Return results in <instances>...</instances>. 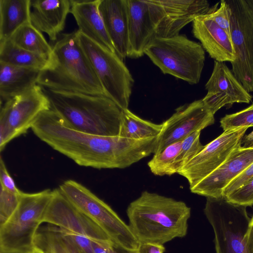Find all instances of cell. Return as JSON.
I'll return each mask as SVG.
<instances>
[{
	"instance_id": "cell-44",
	"label": "cell",
	"mask_w": 253,
	"mask_h": 253,
	"mask_svg": "<svg viewBox=\"0 0 253 253\" xmlns=\"http://www.w3.org/2000/svg\"><path fill=\"white\" fill-rule=\"evenodd\" d=\"M32 253H45L42 250L37 248L36 247V249Z\"/></svg>"
},
{
	"instance_id": "cell-17",
	"label": "cell",
	"mask_w": 253,
	"mask_h": 253,
	"mask_svg": "<svg viewBox=\"0 0 253 253\" xmlns=\"http://www.w3.org/2000/svg\"><path fill=\"white\" fill-rule=\"evenodd\" d=\"M252 163L253 146H240L220 167L190 188V191L207 198H222L223 189Z\"/></svg>"
},
{
	"instance_id": "cell-34",
	"label": "cell",
	"mask_w": 253,
	"mask_h": 253,
	"mask_svg": "<svg viewBox=\"0 0 253 253\" xmlns=\"http://www.w3.org/2000/svg\"><path fill=\"white\" fill-rule=\"evenodd\" d=\"M228 202L244 207L253 205V177L226 197Z\"/></svg>"
},
{
	"instance_id": "cell-40",
	"label": "cell",
	"mask_w": 253,
	"mask_h": 253,
	"mask_svg": "<svg viewBox=\"0 0 253 253\" xmlns=\"http://www.w3.org/2000/svg\"><path fill=\"white\" fill-rule=\"evenodd\" d=\"M113 242L105 243L91 240V245L94 253H110L109 246Z\"/></svg>"
},
{
	"instance_id": "cell-29",
	"label": "cell",
	"mask_w": 253,
	"mask_h": 253,
	"mask_svg": "<svg viewBox=\"0 0 253 253\" xmlns=\"http://www.w3.org/2000/svg\"><path fill=\"white\" fill-rule=\"evenodd\" d=\"M181 141L166 147L160 152L154 154L148 163L150 171L158 176L171 175L177 173L179 169L177 161L179 154Z\"/></svg>"
},
{
	"instance_id": "cell-9",
	"label": "cell",
	"mask_w": 253,
	"mask_h": 253,
	"mask_svg": "<svg viewBox=\"0 0 253 253\" xmlns=\"http://www.w3.org/2000/svg\"><path fill=\"white\" fill-rule=\"evenodd\" d=\"M80 44L107 96L122 110L128 109L134 80L123 60L77 30Z\"/></svg>"
},
{
	"instance_id": "cell-14",
	"label": "cell",
	"mask_w": 253,
	"mask_h": 253,
	"mask_svg": "<svg viewBox=\"0 0 253 253\" xmlns=\"http://www.w3.org/2000/svg\"><path fill=\"white\" fill-rule=\"evenodd\" d=\"M214 122V115L206 106L202 99L179 107L170 118L162 123L154 154Z\"/></svg>"
},
{
	"instance_id": "cell-4",
	"label": "cell",
	"mask_w": 253,
	"mask_h": 253,
	"mask_svg": "<svg viewBox=\"0 0 253 253\" xmlns=\"http://www.w3.org/2000/svg\"><path fill=\"white\" fill-rule=\"evenodd\" d=\"M42 89L50 102V109L68 127L96 135H119L123 110L110 98Z\"/></svg>"
},
{
	"instance_id": "cell-6",
	"label": "cell",
	"mask_w": 253,
	"mask_h": 253,
	"mask_svg": "<svg viewBox=\"0 0 253 253\" xmlns=\"http://www.w3.org/2000/svg\"><path fill=\"white\" fill-rule=\"evenodd\" d=\"M145 54L162 72L193 84L201 79L205 61L202 45L178 35L156 37L146 47Z\"/></svg>"
},
{
	"instance_id": "cell-41",
	"label": "cell",
	"mask_w": 253,
	"mask_h": 253,
	"mask_svg": "<svg viewBox=\"0 0 253 253\" xmlns=\"http://www.w3.org/2000/svg\"><path fill=\"white\" fill-rule=\"evenodd\" d=\"M110 253H139L137 249H130L112 243L109 246Z\"/></svg>"
},
{
	"instance_id": "cell-18",
	"label": "cell",
	"mask_w": 253,
	"mask_h": 253,
	"mask_svg": "<svg viewBox=\"0 0 253 253\" xmlns=\"http://www.w3.org/2000/svg\"><path fill=\"white\" fill-rule=\"evenodd\" d=\"M192 33L215 61L233 62L235 53L230 35L207 14L192 22Z\"/></svg>"
},
{
	"instance_id": "cell-7",
	"label": "cell",
	"mask_w": 253,
	"mask_h": 253,
	"mask_svg": "<svg viewBox=\"0 0 253 253\" xmlns=\"http://www.w3.org/2000/svg\"><path fill=\"white\" fill-rule=\"evenodd\" d=\"M59 189L75 208L97 224L114 243L128 249H137L139 242L129 225L88 189L70 179L64 181Z\"/></svg>"
},
{
	"instance_id": "cell-21",
	"label": "cell",
	"mask_w": 253,
	"mask_h": 253,
	"mask_svg": "<svg viewBox=\"0 0 253 253\" xmlns=\"http://www.w3.org/2000/svg\"><path fill=\"white\" fill-rule=\"evenodd\" d=\"M99 9L116 53L123 60L128 57L127 0H100Z\"/></svg>"
},
{
	"instance_id": "cell-20",
	"label": "cell",
	"mask_w": 253,
	"mask_h": 253,
	"mask_svg": "<svg viewBox=\"0 0 253 253\" xmlns=\"http://www.w3.org/2000/svg\"><path fill=\"white\" fill-rule=\"evenodd\" d=\"M70 8V0H30V23L55 42L64 29Z\"/></svg>"
},
{
	"instance_id": "cell-16",
	"label": "cell",
	"mask_w": 253,
	"mask_h": 253,
	"mask_svg": "<svg viewBox=\"0 0 253 253\" xmlns=\"http://www.w3.org/2000/svg\"><path fill=\"white\" fill-rule=\"evenodd\" d=\"M205 88L208 92L202 100L213 115L226 105L235 103H249L252 99L250 93L223 62L214 60L212 73Z\"/></svg>"
},
{
	"instance_id": "cell-5",
	"label": "cell",
	"mask_w": 253,
	"mask_h": 253,
	"mask_svg": "<svg viewBox=\"0 0 253 253\" xmlns=\"http://www.w3.org/2000/svg\"><path fill=\"white\" fill-rule=\"evenodd\" d=\"M53 196L50 189L21 192L17 209L0 225V253H32L36 249L35 238Z\"/></svg>"
},
{
	"instance_id": "cell-31",
	"label": "cell",
	"mask_w": 253,
	"mask_h": 253,
	"mask_svg": "<svg viewBox=\"0 0 253 253\" xmlns=\"http://www.w3.org/2000/svg\"><path fill=\"white\" fill-rule=\"evenodd\" d=\"M220 123L224 131L253 126V103L241 111L225 115L221 119Z\"/></svg>"
},
{
	"instance_id": "cell-38",
	"label": "cell",
	"mask_w": 253,
	"mask_h": 253,
	"mask_svg": "<svg viewBox=\"0 0 253 253\" xmlns=\"http://www.w3.org/2000/svg\"><path fill=\"white\" fill-rule=\"evenodd\" d=\"M137 250L139 253H164L165 247L163 245L154 243H139Z\"/></svg>"
},
{
	"instance_id": "cell-1",
	"label": "cell",
	"mask_w": 253,
	"mask_h": 253,
	"mask_svg": "<svg viewBox=\"0 0 253 253\" xmlns=\"http://www.w3.org/2000/svg\"><path fill=\"white\" fill-rule=\"evenodd\" d=\"M31 129L42 141L83 167L124 169L153 152L150 139L99 136L78 131L66 126L51 109L42 112Z\"/></svg>"
},
{
	"instance_id": "cell-32",
	"label": "cell",
	"mask_w": 253,
	"mask_h": 253,
	"mask_svg": "<svg viewBox=\"0 0 253 253\" xmlns=\"http://www.w3.org/2000/svg\"><path fill=\"white\" fill-rule=\"evenodd\" d=\"M21 193L19 194H15L0 186V225L6 221L17 209Z\"/></svg>"
},
{
	"instance_id": "cell-27",
	"label": "cell",
	"mask_w": 253,
	"mask_h": 253,
	"mask_svg": "<svg viewBox=\"0 0 253 253\" xmlns=\"http://www.w3.org/2000/svg\"><path fill=\"white\" fill-rule=\"evenodd\" d=\"M35 244L45 253H83L58 230L56 226L48 224L40 227L35 238Z\"/></svg>"
},
{
	"instance_id": "cell-37",
	"label": "cell",
	"mask_w": 253,
	"mask_h": 253,
	"mask_svg": "<svg viewBox=\"0 0 253 253\" xmlns=\"http://www.w3.org/2000/svg\"><path fill=\"white\" fill-rule=\"evenodd\" d=\"M0 183L1 187L12 193L19 194L21 192L16 187L1 157L0 159Z\"/></svg>"
},
{
	"instance_id": "cell-30",
	"label": "cell",
	"mask_w": 253,
	"mask_h": 253,
	"mask_svg": "<svg viewBox=\"0 0 253 253\" xmlns=\"http://www.w3.org/2000/svg\"><path fill=\"white\" fill-rule=\"evenodd\" d=\"M201 132V130H196L182 140L177 161L179 170L204 148L205 146L200 141Z\"/></svg>"
},
{
	"instance_id": "cell-39",
	"label": "cell",
	"mask_w": 253,
	"mask_h": 253,
	"mask_svg": "<svg viewBox=\"0 0 253 253\" xmlns=\"http://www.w3.org/2000/svg\"><path fill=\"white\" fill-rule=\"evenodd\" d=\"M246 239L247 253H253V216L251 218Z\"/></svg>"
},
{
	"instance_id": "cell-11",
	"label": "cell",
	"mask_w": 253,
	"mask_h": 253,
	"mask_svg": "<svg viewBox=\"0 0 253 253\" xmlns=\"http://www.w3.org/2000/svg\"><path fill=\"white\" fill-rule=\"evenodd\" d=\"M230 36L235 53L232 72L249 92L253 91V14L246 0H227Z\"/></svg>"
},
{
	"instance_id": "cell-35",
	"label": "cell",
	"mask_w": 253,
	"mask_h": 253,
	"mask_svg": "<svg viewBox=\"0 0 253 253\" xmlns=\"http://www.w3.org/2000/svg\"><path fill=\"white\" fill-rule=\"evenodd\" d=\"M56 227L64 236L71 241L83 253H94L91 239L64 229Z\"/></svg>"
},
{
	"instance_id": "cell-36",
	"label": "cell",
	"mask_w": 253,
	"mask_h": 253,
	"mask_svg": "<svg viewBox=\"0 0 253 253\" xmlns=\"http://www.w3.org/2000/svg\"><path fill=\"white\" fill-rule=\"evenodd\" d=\"M253 177V163L241 174L233 180L223 190L222 197L225 198Z\"/></svg>"
},
{
	"instance_id": "cell-25",
	"label": "cell",
	"mask_w": 253,
	"mask_h": 253,
	"mask_svg": "<svg viewBox=\"0 0 253 253\" xmlns=\"http://www.w3.org/2000/svg\"><path fill=\"white\" fill-rule=\"evenodd\" d=\"M50 59L23 49L10 40L0 42V63L41 71L48 67Z\"/></svg>"
},
{
	"instance_id": "cell-33",
	"label": "cell",
	"mask_w": 253,
	"mask_h": 253,
	"mask_svg": "<svg viewBox=\"0 0 253 253\" xmlns=\"http://www.w3.org/2000/svg\"><path fill=\"white\" fill-rule=\"evenodd\" d=\"M210 7L207 14L230 35V10L227 0H222Z\"/></svg>"
},
{
	"instance_id": "cell-45",
	"label": "cell",
	"mask_w": 253,
	"mask_h": 253,
	"mask_svg": "<svg viewBox=\"0 0 253 253\" xmlns=\"http://www.w3.org/2000/svg\"></svg>"
},
{
	"instance_id": "cell-43",
	"label": "cell",
	"mask_w": 253,
	"mask_h": 253,
	"mask_svg": "<svg viewBox=\"0 0 253 253\" xmlns=\"http://www.w3.org/2000/svg\"><path fill=\"white\" fill-rule=\"evenodd\" d=\"M253 14V0H246Z\"/></svg>"
},
{
	"instance_id": "cell-42",
	"label": "cell",
	"mask_w": 253,
	"mask_h": 253,
	"mask_svg": "<svg viewBox=\"0 0 253 253\" xmlns=\"http://www.w3.org/2000/svg\"><path fill=\"white\" fill-rule=\"evenodd\" d=\"M242 140L244 143V147L253 146V131L245 137L244 136Z\"/></svg>"
},
{
	"instance_id": "cell-22",
	"label": "cell",
	"mask_w": 253,
	"mask_h": 253,
	"mask_svg": "<svg viewBox=\"0 0 253 253\" xmlns=\"http://www.w3.org/2000/svg\"><path fill=\"white\" fill-rule=\"evenodd\" d=\"M100 0H70V13L73 15L78 31L100 46L115 52V50L101 16Z\"/></svg>"
},
{
	"instance_id": "cell-2",
	"label": "cell",
	"mask_w": 253,
	"mask_h": 253,
	"mask_svg": "<svg viewBox=\"0 0 253 253\" xmlns=\"http://www.w3.org/2000/svg\"><path fill=\"white\" fill-rule=\"evenodd\" d=\"M126 214L139 243L164 245L186 235L191 208L182 201L144 191L129 204Z\"/></svg>"
},
{
	"instance_id": "cell-26",
	"label": "cell",
	"mask_w": 253,
	"mask_h": 253,
	"mask_svg": "<svg viewBox=\"0 0 253 253\" xmlns=\"http://www.w3.org/2000/svg\"><path fill=\"white\" fill-rule=\"evenodd\" d=\"M162 127V124H157L142 119L126 109L123 110L119 136L133 139L156 137Z\"/></svg>"
},
{
	"instance_id": "cell-10",
	"label": "cell",
	"mask_w": 253,
	"mask_h": 253,
	"mask_svg": "<svg viewBox=\"0 0 253 253\" xmlns=\"http://www.w3.org/2000/svg\"><path fill=\"white\" fill-rule=\"evenodd\" d=\"M50 109V102L38 84L0 105V150L32 127L39 115Z\"/></svg>"
},
{
	"instance_id": "cell-15",
	"label": "cell",
	"mask_w": 253,
	"mask_h": 253,
	"mask_svg": "<svg viewBox=\"0 0 253 253\" xmlns=\"http://www.w3.org/2000/svg\"><path fill=\"white\" fill-rule=\"evenodd\" d=\"M43 222L101 243L113 242L94 221L79 211L58 189L53 190V197L46 209Z\"/></svg>"
},
{
	"instance_id": "cell-19",
	"label": "cell",
	"mask_w": 253,
	"mask_h": 253,
	"mask_svg": "<svg viewBox=\"0 0 253 253\" xmlns=\"http://www.w3.org/2000/svg\"><path fill=\"white\" fill-rule=\"evenodd\" d=\"M129 52L128 57L143 55L146 47L156 37L154 24L145 0H127Z\"/></svg>"
},
{
	"instance_id": "cell-12",
	"label": "cell",
	"mask_w": 253,
	"mask_h": 253,
	"mask_svg": "<svg viewBox=\"0 0 253 253\" xmlns=\"http://www.w3.org/2000/svg\"><path fill=\"white\" fill-rule=\"evenodd\" d=\"M249 127H241L224 131L185 165L178 174L188 181L190 188L220 167L237 148L241 146L244 134Z\"/></svg>"
},
{
	"instance_id": "cell-23",
	"label": "cell",
	"mask_w": 253,
	"mask_h": 253,
	"mask_svg": "<svg viewBox=\"0 0 253 253\" xmlns=\"http://www.w3.org/2000/svg\"><path fill=\"white\" fill-rule=\"evenodd\" d=\"M41 71L0 63V104L37 84Z\"/></svg>"
},
{
	"instance_id": "cell-28",
	"label": "cell",
	"mask_w": 253,
	"mask_h": 253,
	"mask_svg": "<svg viewBox=\"0 0 253 253\" xmlns=\"http://www.w3.org/2000/svg\"><path fill=\"white\" fill-rule=\"evenodd\" d=\"M17 46L50 58L52 47L42 32L31 23L20 27L9 39Z\"/></svg>"
},
{
	"instance_id": "cell-8",
	"label": "cell",
	"mask_w": 253,
	"mask_h": 253,
	"mask_svg": "<svg viewBox=\"0 0 253 253\" xmlns=\"http://www.w3.org/2000/svg\"><path fill=\"white\" fill-rule=\"evenodd\" d=\"M204 212L214 232L216 253H247L251 218L246 207L224 197H207Z\"/></svg>"
},
{
	"instance_id": "cell-13",
	"label": "cell",
	"mask_w": 253,
	"mask_h": 253,
	"mask_svg": "<svg viewBox=\"0 0 253 253\" xmlns=\"http://www.w3.org/2000/svg\"><path fill=\"white\" fill-rule=\"evenodd\" d=\"M156 37L177 36L180 30L197 17L206 14L210 3L206 0H145Z\"/></svg>"
},
{
	"instance_id": "cell-3",
	"label": "cell",
	"mask_w": 253,
	"mask_h": 253,
	"mask_svg": "<svg viewBox=\"0 0 253 253\" xmlns=\"http://www.w3.org/2000/svg\"><path fill=\"white\" fill-rule=\"evenodd\" d=\"M52 47L50 64L41 71L37 84L51 90L108 97L80 44L77 31L61 34Z\"/></svg>"
},
{
	"instance_id": "cell-24",
	"label": "cell",
	"mask_w": 253,
	"mask_h": 253,
	"mask_svg": "<svg viewBox=\"0 0 253 253\" xmlns=\"http://www.w3.org/2000/svg\"><path fill=\"white\" fill-rule=\"evenodd\" d=\"M30 23V0H0V42Z\"/></svg>"
}]
</instances>
